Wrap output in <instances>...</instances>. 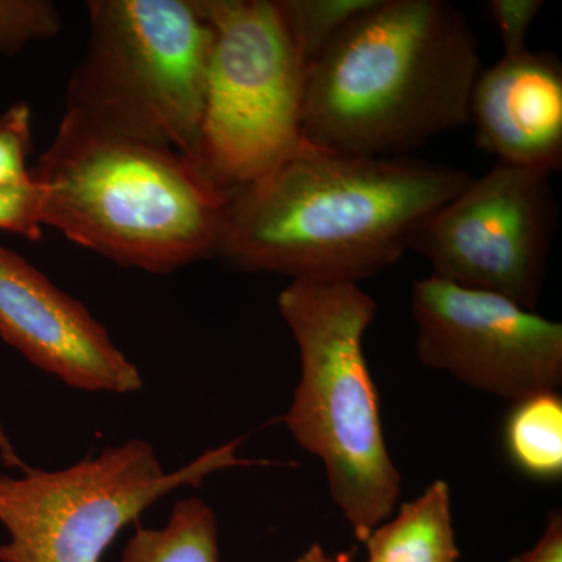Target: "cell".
Masks as SVG:
<instances>
[{
	"label": "cell",
	"mask_w": 562,
	"mask_h": 562,
	"mask_svg": "<svg viewBox=\"0 0 562 562\" xmlns=\"http://www.w3.org/2000/svg\"><path fill=\"white\" fill-rule=\"evenodd\" d=\"M472 176L406 157H364L303 139L231 192L217 255L249 272L353 281L395 265Z\"/></svg>",
	"instance_id": "cell-1"
},
{
	"label": "cell",
	"mask_w": 562,
	"mask_h": 562,
	"mask_svg": "<svg viewBox=\"0 0 562 562\" xmlns=\"http://www.w3.org/2000/svg\"><path fill=\"white\" fill-rule=\"evenodd\" d=\"M482 58L443 0H375L310 63L303 139L364 157H405L471 122Z\"/></svg>",
	"instance_id": "cell-2"
},
{
	"label": "cell",
	"mask_w": 562,
	"mask_h": 562,
	"mask_svg": "<svg viewBox=\"0 0 562 562\" xmlns=\"http://www.w3.org/2000/svg\"><path fill=\"white\" fill-rule=\"evenodd\" d=\"M31 176L43 187L44 227L124 268L169 273L220 250L231 192L168 147L65 114Z\"/></svg>",
	"instance_id": "cell-3"
},
{
	"label": "cell",
	"mask_w": 562,
	"mask_h": 562,
	"mask_svg": "<svg viewBox=\"0 0 562 562\" xmlns=\"http://www.w3.org/2000/svg\"><path fill=\"white\" fill-rule=\"evenodd\" d=\"M376 308L353 281L292 280L279 295L302 368L281 422L324 462L331 501L362 542L391 519L402 492L362 350Z\"/></svg>",
	"instance_id": "cell-4"
},
{
	"label": "cell",
	"mask_w": 562,
	"mask_h": 562,
	"mask_svg": "<svg viewBox=\"0 0 562 562\" xmlns=\"http://www.w3.org/2000/svg\"><path fill=\"white\" fill-rule=\"evenodd\" d=\"M66 116L194 161L213 29L195 0H91Z\"/></svg>",
	"instance_id": "cell-5"
},
{
	"label": "cell",
	"mask_w": 562,
	"mask_h": 562,
	"mask_svg": "<svg viewBox=\"0 0 562 562\" xmlns=\"http://www.w3.org/2000/svg\"><path fill=\"white\" fill-rule=\"evenodd\" d=\"M241 439L211 449L166 472L151 443L131 439L61 471L24 464L0 432L2 457L20 475L0 473V524L10 541L0 562H101L116 536L181 487L235 465H268L238 457Z\"/></svg>",
	"instance_id": "cell-6"
},
{
	"label": "cell",
	"mask_w": 562,
	"mask_h": 562,
	"mask_svg": "<svg viewBox=\"0 0 562 562\" xmlns=\"http://www.w3.org/2000/svg\"><path fill=\"white\" fill-rule=\"evenodd\" d=\"M195 2L213 29V44L194 162L211 183L232 192L302 143L308 63L279 0Z\"/></svg>",
	"instance_id": "cell-7"
},
{
	"label": "cell",
	"mask_w": 562,
	"mask_h": 562,
	"mask_svg": "<svg viewBox=\"0 0 562 562\" xmlns=\"http://www.w3.org/2000/svg\"><path fill=\"white\" fill-rule=\"evenodd\" d=\"M549 179L497 162L436 210L409 250L430 262L435 279L536 312L558 224Z\"/></svg>",
	"instance_id": "cell-8"
},
{
	"label": "cell",
	"mask_w": 562,
	"mask_h": 562,
	"mask_svg": "<svg viewBox=\"0 0 562 562\" xmlns=\"http://www.w3.org/2000/svg\"><path fill=\"white\" fill-rule=\"evenodd\" d=\"M417 358L514 403L562 383V325L491 292L428 277L413 286Z\"/></svg>",
	"instance_id": "cell-9"
},
{
	"label": "cell",
	"mask_w": 562,
	"mask_h": 562,
	"mask_svg": "<svg viewBox=\"0 0 562 562\" xmlns=\"http://www.w3.org/2000/svg\"><path fill=\"white\" fill-rule=\"evenodd\" d=\"M0 338L74 390L132 394L138 366L83 303L16 251L0 247Z\"/></svg>",
	"instance_id": "cell-10"
},
{
	"label": "cell",
	"mask_w": 562,
	"mask_h": 562,
	"mask_svg": "<svg viewBox=\"0 0 562 562\" xmlns=\"http://www.w3.org/2000/svg\"><path fill=\"white\" fill-rule=\"evenodd\" d=\"M476 143L497 162L552 176L562 168V66L524 50L483 69L471 98Z\"/></svg>",
	"instance_id": "cell-11"
},
{
	"label": "cell",
	"mask_w": 562,
	"mask_h": 562,
	"mask_svg": "<svg viewBox=\"0 0 562 562\" xmlns=\"http://www.w3.org/2000/svg\"><path fill=\"white\" fill-rule=\"evenodd\" d=\"M368 562H458L450 487L431 483L419 497L402 505L394 519L379 525L368 541Z\"/></svg>",
	"instance_id": "cell-12"
},
{
	"label": "cell",
	"mask_w": 562,
	"mask_h": 562,
	"mask_svg": "<svg viewBox=\"0 0 562 562\" xmlns=\"http://www.w3.org/2000/svg\"><path fill=\"white\" fill-rule=\"evenodd\" d=\"M121 562H220L216 514L201 498L177 502L165 527H136Z\"/></svg>",
	"instance_id": "cell-13"
},
{
	"label": "cell",
	"mask_w": 562,
	"mask_h": 562,
	"mask_svg": "<svg viewBox=\"0 0 562 562\" xmlns=\"http://www.w3.org/2000/svg\"><path fill=\"white\" fill-rule=\"evenodd\" d=\"M505 447L516 468L541 482L562 475V398L542 392L514 403L505 422Z\"/></svg>",
	"instance_id": "cell-14"
},
{
	"label": "cell",
	"mask_w": 562,
	"mask_h": 562,
	"mask_svg": "<svg viewBox=\"0 0 562 562\" xmlns=\"http://www.w3.org/2000/svg\"><path fill=\"white\" fill-rule=\"evenodd\" d=\"M375 0H279L303 60L312 63L355 16Z\"/></svg>",
	"instance_id": "cell-15"
},
{
	"label": "cell",
	"mask_w": 562,
	"mask_h": 562,
	"mask_svg": "<svg viewBox=\"0 0 562 562\" xmlns=\"http://www.w3.org/2000/svg\"><path fill=\"white\" fill-rule=\"evenodd\" d=\"M60 27V13L47 0H0L2 54L14 55L33 41L52 40Z\"/></svg>",
	"instance_id": "cell-16"
},
{
	"label": "cell",
	"mask_w": 562,
	"mask_h": 562,
	"mask_svg": "<svg viewBox=\"0 0 562 562\" xmlns=\"http://www.w3.org/2000/svg\"><path fill=\"white\" fill-rule=\"evenodd\" d=\"M32 154V110L25 102L11 105L0 116V188L32 181L27 166Z\"/></svg>",
	"instance_id": "cell-17"
},
{
	"label": "cell",
	"mask_w": 562,
	"mask_h": 562,
	"mask_svg": "<svg viewBox=\"0 0 562 562\" xmlns=\"http://www.w3.org/2000/svg\"><path fill=\"white\" fill-rule=\"evenodd\" d=\"M43 206L44 192L38 181L0 188V231L38 241L43 236Z\"/></svg>",
	"instance_id": "cell-18"
},
{
	"label": "cell",
	"mask_w": 562,
	"mask_h": 562,
	"mask_svg": "<svg viewBox=\"0 0 562 562\" xmlns=\"http://www.w3.org/2000/svg\"><path fill=\"white\" fill-rule=\"evenodd\" d=\"M487 9L501 33L503 55L527 50V35L543 9L542 0H491Z\"/></svg>",
	"instance_id": "cell-19"
},
{
	"label": "cell",
	"mask_w": 562,
	"mask_h": 562,
	"mask_svg": "<svg viewBox=\"0 0 562 562\" xmlns=\"http://www.w3.org/2000/svg\"><path fill=\"white\" fill-rule=\"evenodd\" d=\"M512 562H562V517L560 512L552 513L547 520L546 530L531 550L513 558Z\"/></svg>",
	"instance_id": "cell-20"
},
{
	"label": "cell",
	"mask_w": 562,
	"mask_h": 562,
	"mask_svg": "<svg viewBox=\"0 0 562 562\" xmlns=\"http://www.w3.org/2000/svg\"><path fill=\"white\" fill-rule=\"evenodd\" d=\"M294 562H333L328 554L324 552V549L319 546V543H314V546L310 547L305 553L302 554L301 558H297Z\"/></svg>",
	"instance_id": "cell-21"
}]
</instances>
